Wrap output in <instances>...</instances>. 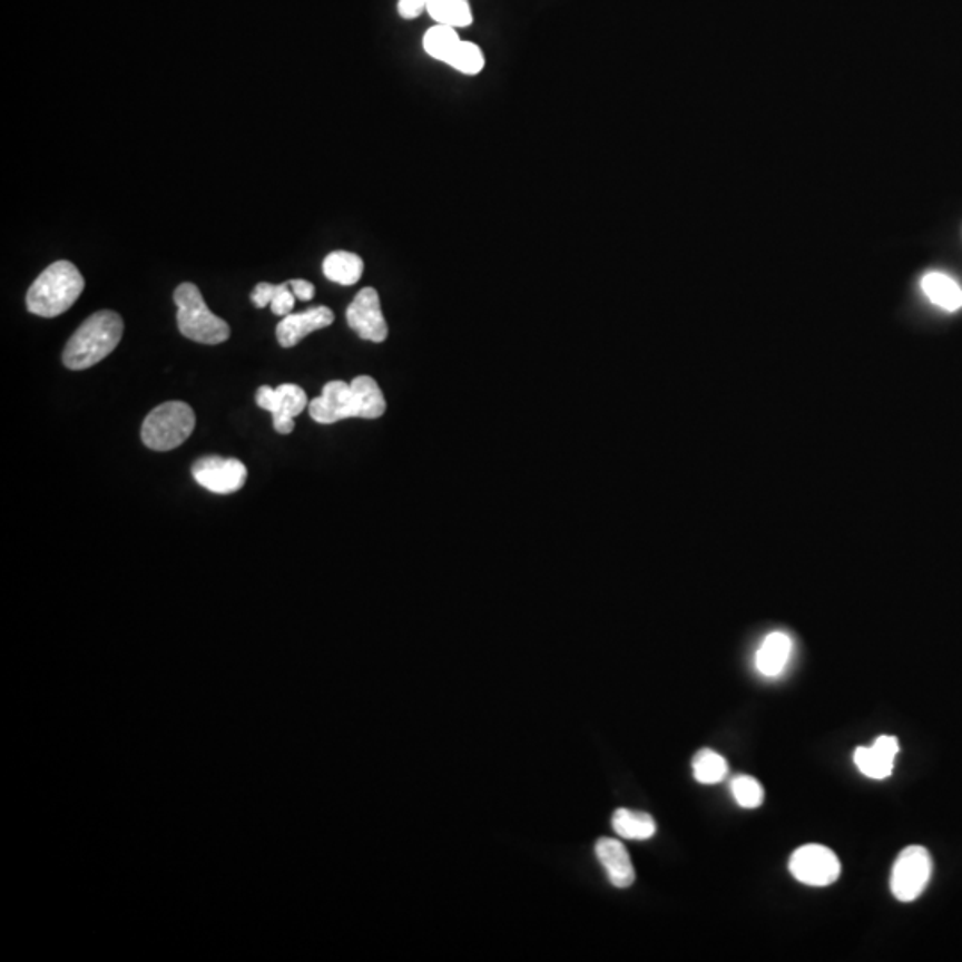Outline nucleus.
<instances>
[{"label": "nucleus", "mask_w": 962, "mask_h": 962, "mask_svg": "<svg viewBox=\"0 0 962 962\" xmlns=\"http://www.w3.org/2000/svg\"><path fill=\"white\" fill-rule=\"evenodd\" d=\"M792 655V640L786 632L775 631L757 650L756 667L763 676L775 677L783 673Z\"/></svg>", "instance_id": "obj_14"}, {"label": "nucleus", "mask_w": 962, "mask_h": 962, "mask_svg": "<svg viewBox=\"0 0 962 962\" xmlns=\"http://www.w3.org/2000/svg\"><path fill=\"white\" fill-rule=\"evenodd\" d=\"M460 36L457 32L454 27L442 26V23H435L432 29H428L426 35L423 38V47L424 52L430 56V58L436 59V61L448 62V59L451 58V53L454 52V49L460 45Z\"/></svg>", "instance_id": "obj_20"}, {"label": "nucleus", "mask_w": 962, "mask_h": 962, "mask_svg": "<svg viewBox=\"0 0 962 962\" xmlns=\"http://www.w3.org/2000/svg\"><path fill=\"white\" fill-rule=\"evenodd\" d=\"M85 278L76 264L58 261L50 264L27 291V311L36 316L58 317L79 300Z\"/></svg>", "instance_id": "obj_2"}, {"label": "nucleus", "mask_w": 962, "mask_h": 962, "mask_svg": "<svg viewBox=\"0 0 962 962\" xmlns=\"http://www.w3.org/2000/svg\"><path fill=\"white\" fill-rule=\"evenodd\" d=\"M932 860L925 846H907L891 870V893L900 902H914L931 881Z\"/></svg>", "instance_id": "obj_6"}, {"label": "nucleus", "mask_w": 962, "mask_h": 962, "mask_svg": "<svg viewBox=\"0 0 962 962\" xmlns=\"http://www.w3.org/2000/svg\"><path fill=\"white\" fill-rule=\"evenodd\" d=\"M121 335L124 320L120 314L112 311L95 312L71 335L62 352V362L71 371L89 370L115 352Z\"/></svg>", "instance_id": "obj_1"}, {"label": "nucleus", "mask_w": 962, "mask_h": 962, "mask_svg": "<svg viewBox=\"0 0 962 962\" xmlns=\"http://www.w3.org/2000/svg\"><path fill=\"white\" fill-rule=\"evenodd\" d=\"M196 415L184 401H168L151 410L143 421V444L154 451H171L189 439Z\"/></svg>", "instance_id": "obj_4"}, {"label": "nucleus", "mask_w": 962, "mask_h": 962, "mask_svg": "<svg viewBox=\"0 0 962 962\" xmlns=\"http://www.w3.org/2000/svg\"><path fill=\"white\" fill-rule=\"evenodd\" d=\"M291 289H293L294 296L296 298L302 300V302H311L314 298V293H316V287L307 281H289Z\"/></svg>", "instance_id": "obj_25"}, {"label": "nucleus", "mask_w": 962, "mask_h": 962, "mask_svg": "<svg viewBox=\"0 0 962 962\" xmlns=\"http://www.w3.org/2000/svg\"><path fill=\"white\" fill-rule=\"evenodd\" d=\"M922 289L926 298L944 311L955 312L962 307V287L952 276L944 273H926L922 278Z\"/></svg>", "instance_id": "obj_15"}, {"label": "nucleus", "mask_w": 962, "mask_h": 962, "mask_svg": "<svg viewBox=\"0 0 962 962\" xmlns=\"http://www.w3.org/2000/svg\"><path fill=\"white\" fill-rule=\"evenodd\" d=\"M428 14L442 26L469 27L472 23V11L469 0H428Z\"/></svg>", "instance_id": "obj_19"}, {"label": "nucleus", "mask_w": 962, "mask_h": 962, "mask_svg": "<svg viewBox=\"0 0 962 962\" xmlns=\"http://www.w3.org/2000/svg\"><path fill=\"white\" fill-rule=\"evenodd\" d=\"M596 855L615 887L624 890V887L631 886L637 875H635L628 848L624 846L622 842L613 840V837H601L596 843Z\"/></svg>", "instance_id": "obj_13"}, {"label": "nucleus", "mask_w": 962, "mask_h": 962, "mask_svg": "<svg viewBox=\"0 0 962 962\" xmlns=\"http://www.w3.org/2000/svg\"><path fill=\"white\" fill-rule=\"evenodd\" d=\"M730 792L735 795V801L738 806L745 809H756L762 806L765 801V792L759 781L754 779L750 775H738L730 783Z\"/></svg>", "instance_id": "obj_23"}, {"label": "nucleus", "mask_w": 962, "mask_h": 962, "mask_svg": "<svg viewBox=\"0 0 962 962\" xmlns=\"http://www.w3.org/2000/svg\"><path fill=\"white\" fill-rule=\"evenodd\" d=\"M346 321L359 337L371 343H383L389 335L387 321L383 317L379 291L365 287L356 294L346 308Z\"/></svg>", "instance_id": "obj_10"}, {"label": "nucleus", "mask_w": 962, "mask_h": 962, "mask_svg": "<svg viewBox=\"0 0 962 962\" xmlns=\"http://www.w3.org/2000/svg\"><path fill=\"white\" fill-rule=\"evenodd\" d=\"M308 414L320 424H334L344 419H367L364 397L355 382L332 380L326 383L321 396L308 403Z\"/></svg>", "instance_id": "obj_5"}, {"label": "nucleus", "mask_w": 962, "mask_h": 962, "mask_svg": "<svg viewBox=\"0 0 962 962\" xmlns=\"http://www.w3.org/2000/svg\"><path fill=\"white\" fill-rule=\"evenodd\" d=\"M611 825L622 840H632V842H646L656 834L655 818L641 811L617 809L611 818Z\"/></svg>", "instance_id": "obj_16"}, {"label": "nucleus", "mask_w": 962, "mask_h": 962, "mask_svg": "<svg viewBox=\"0 0 962 962\" xmlns=\"http://www.w3.org/2000/svg\"><path fill=\"white\" fill-rule=\"evenodd\" d=\"M323 273L330 282L338 285H355L364 273V261L352 252H332L323 261Z\"/></svg>", "instance_id": "obj_18"}, {"label": "nucleus", "mask_w": 962, "mask_h": 962, "mask_svg": "<svg viewBox=\"0 0 962 962\" xmlns=\"http://www.w3.org/2000/svg\"><path fill=\"white\" fill-rule=\"evenodd\" d=\"M789 873L806 886H831L842 875V863L828 846H801L789 857Z\"/></svg>", "instance_id": "obj_7"}, {"label": "nucleus", "mask_w": 962, "mask_h": 962, "mask_svg": "<svg viewBox=\"0 0 962 962\" xmlns=\"http://www.w3.org/2000/svg\"><path fill=\"white\" fill-rule=\"evenodd\" d=\"M257 405L273 415V428L282 435L294 432V418L307 409L311 401L300 385L284 383L276 389L258 387L255 394Z\"/></svg>", "instance_id": "obj_8"}, {"label": "nucleus", "mask_w": 962, "mask_h": 962, "mask_svg": "<svg viewBox=\"0 0 962 962\" xmlns=\"http://www.w3.org/2000/svg\"><path fill=\"white\" fill-rule=\"evenodd\" d=\"M334 323V312L328 307H312L300 314H289L276 326V338L282 347H293L302 343L316 330L328 328Z\"/></svg>", "instance_id": "obj_11"}, {"label": "nucleus", "mask_w": 962, "mask_h": 962, "mask_svg": "<svg viewBox=\"0 0 962 962\" xmlns=\"http://www.w3.org/2000/svg\"><path fill=\"white\" fill-rule=\"evenodd\" d=\"M174 300L177 305L178 330L184 337L200 344H222L230 337L227 321L210 312L195 284L184 282L178 285Z\"/></svg>", "instance_id": "obj_3"}, {"label": "nucleus", "mask_w": 962, "mask_h": 962, "mask_svg": "<svg viewBox=\"0 0 962 962\" xmlns=\"http://www.w3.org/2000/svg\"><path fill=\"white\" fill-rule=\"evenodd\" d=\"M691 768H694L695 781L700 784L721 783L729 774L726 757L715 753L711 748H703L695 754Z\"/></svg>", "instance_id": "obj_21"}, {"label": "nucleus", "mask_w": 962, "mask_h": 962, "mask_svg": "<svg viewBox=\"0 0 962 962\" xmlns=\"http://www.w3.org/2000/svg\"><path fill=\"white\" fill-rule=\"evenodd\" d=\"M192 472L198 485L222 495L234 494L243 489L248 478L245 463L237 459H222V457H204L196 460Z\"/></svg>", "instance_id": "obj_9"}, {"label": "nucleus", "mask_w": 962, "mask_h": 962, "mask_svg": "<svg viewBox=\"0 0 962 962\" xmlns=\"http://www.w3.org/2000/svg\"><path fill=\"white\" fill-rule=\"evenodd\" d=\"M428 0H400L397 2V13L405 20H414L421 17L426 11Z\"/></svg>", "instance_id": "obj_24"}, {"label": "nucleus", "mask_w": 962, "mask_h": 962, "mask_svg": "<svg viewBox=\"0 0 962 962\" xmlns=\"http://www.w3.org/2000/svg\"><path fill=\"white\" fill-rule=\"evenodd\" d=\"M445 65H450L453 70L460 71L463 76H478L485 68V56L477 43L460 41Z\"/></svg>", "instance_id": "obj_22"}, {"label": "nucleus", "mask_w": 962, "mask_h": 962, "mask_svg": "<svg viewBox=\"0 0 962 962\" xmlns=\"http://www.w3.org/2000/svg\"><path fill=\"white\" fill-rule=\"evenodd\" d=\"M899 750V739L895 736H878L872 747L855 748L854 762L861 774L870 779H886L893 774Z\"/></svg>", "instance_id": "obj_12"}, {"label": "nucleus", "mask_w": 962, "mask_h": 962, "mask_svg": "<svg viewBox=\"0 0 962 962\" xmlns=\"http://www.w3.org/2000/svg\"><path fill=\"white\" fill-rule=\"evenodd\" d=\"M249 298L254 302L255 307L264 308L269 305L273 314L281 317L293 314L294 303H296V296L291 289L289 281L284 282V284L261 282V284L255 285L254 293Z\"/></svg>", "instance_id": "obj_17"}]
</instances>
